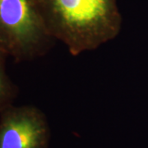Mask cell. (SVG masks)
Segmentation results:
<instances>
[{
    "instance_id": "obj_1",
    "label": "cell",
    "mask_w": 148,
    "mask_h": 148,
    "mask_svg": "<svg viewBox=\"0 0 148 148\" xmlns=\"http://www.w3.org/2000/svg\"><path fill=\"white\" fill-rule=\"evenodd\" d=\"M49 31L73 56L97 49L121 32L118 0H36Z\"/></svg>"
},
{
    "instance_id": "obj_2",
    "label": "cell",
    "mask_w": 148,
    "mask_h": 148,
    "mask_svg": "<svg viewBox=\"0 0 148 148\" xmlns=\"http://www.w3.org/2000/svg\"><path fill=\"white\" fill-rule=\"evenodd\" d=\"M0 39L16 62L45 55L55 40L36 0H0Z\"/></svg>"
},
{
    "instance_id": "obj_3",
    "label": "cell",
    "mask_w": 148,
    "mask_h": 148,
    "mask_svg": "<svg viewBox=\"0 0 148 148\" xmlns=\"http://www.w3.org/2000/svg\"><path fill=\"white\" fill-rule=\"evenodd\" d=\"M0 112V148L49 147V127L40 109L11 105Z\"/></svg>"
},
{
    "instance_id": "obj_4",
    "label": "cell",
    "mask_w": 148,
    "mask_h": 148,
    "mask_svg": "<svg viewBox=\"0 0 148 148\" xmlns=\"http://www.w3.org/2000/svg\"><path fill=\"white\" fill-rule=\"evenodd\" d=\"M8 53L0 50V111L12 105L16 96V88L6 73L5 59Z\"/></svg>"
},
{
    "instance_id": "obj_5",
    "label": "cell",
    "mask_w": 148,
    "mask_h": 148,
    "mask_svg": "<svg viewBox=\"0 0 148 148\" xmlns=\"http://www.w3.org/2000/svg\"><path fill=\"white\" fill-rule=\"evenodd\" d=\"M0 50H3V51H4V52H6V53H7L5 48H4V46H3V44L2 40H1V39H0Z\"/></svg>"
}]
</instances>
